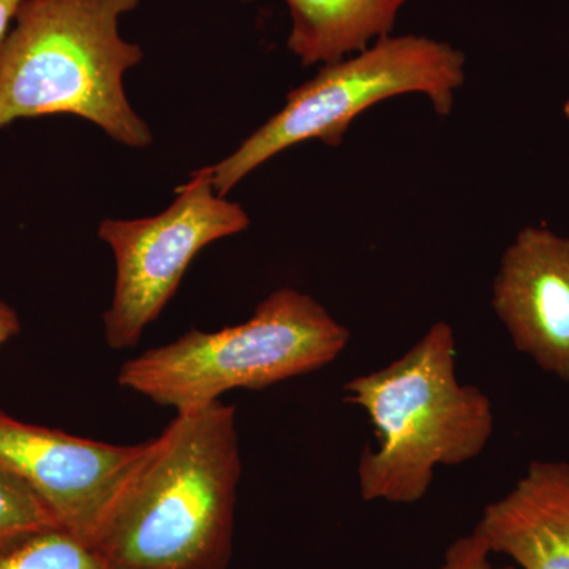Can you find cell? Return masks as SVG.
I'll use <instances>...</instances> for the list:
<instances>
[{
	"label": "cell",
	"mask_w": 569,
	"mask_h": 569,
	"mask_svg": "<svg viewBox=\"0 0 569 569\" xmlns=\"http://www.w3.org/2000/svg\"><path fill=\"white\" fill-rule=\"evenodd\" d=\"M492 309L516 350L569 383V238L520 230L501 257Z\"/></svg>",
	"instance_id": "ba28073f"
},
{
	"label": "cell",
	"mask_w": 569,
	"mask_h": 569,
	"mask_svg": "<svg viewBox=\"0 0 569 569\" xmlns=\"http://www.w3.org/2000/svg\"><path fill=\"white\" fill-rule=\"evenodd\" d=\"M242 2H254V0H242Z\"/></svg>",
	"instance_id": "e0dca14e"
},
{
	"label": "cell",
	"mask_w": 569,
	"mask_h": 569,
	"mask_svg": "<svg viewBox=\"0 0 569 569\" xmlns=\"http://www.w3.org/2000/svg\"><path fill=\"white\" fill-rule=\"evenodd\" d=\"M456 353L455 331L438 321L395 362L343 387L347 402L362 408L376 430L378 449L366 447L358 466L365 500L417 503L438 466L470 462L488 447L492 402L460 383Z\"/></svg>",
	"instance_id": "3957f363"
},
{
	"label": "cell",
	"mask_w": 569,
	"mask_h": 569,
	"mask_svg": "<svg viewBox=\"0 0 569 569\" xmlns=\"http://www.w3.org/2000/svg\"><path fill=\"white\" fill-rule=\"evenodd\" d=\"M21 321L18 313L0 299V347L9 342L11 337L20 335Z\"/></svg>",
	"instance_id": "5bb4252c"
},
{
	"label": "cell",
	"mask_w": 569,
	"mask_h": 569,
	"mask_svg": "<svg viewBox=\"0 0 569 569\" xmlns=\"http://www.w3.org/2000/svg\"><path fill=\"white\" fill-rule=\"evenodd\" d=\"M350 331L312 296L272 291L244 323L186 335L123 362L118 383L176 413L233 389H263L316 372L342 355Z\"/></svg>",
	"instance_id": "277c9868"
},
{
	"label": "cell",
	"mask_w": 569,
	"mask_h": 569,
	"mask_svg": "<svg viewBox=\"0 0 569 569\" xmlns=\"http://www.w3.org/2000/svg\"><path fill=\"white\" fill-rule=\"evenodd\" d=\"M563 114L567 116V119L569 121V99L563 104Z\"/></svg>",
	"instance_id": "2e32d148"
},
{
	"label": "cell",
	"mask_w": 569,
	"mask_h": 569,
	"mask_svg": "<svg viewBox=\"0 0 569 569\" xmlns=\"http://www.w3.org/2000/svg\"><path fill=\"white\" fill-rule=\"evenodd\" d=\"M249 227L244 208L216 192L208 167L176 189L173 203L163 212L144 219L103 220L99 238L110 246L116 260L114 291L103 313L108 347L137 346L178 291L193 258L212 242Z\"/></svg>",
	"instance_id": "8992f818"
},
{
	"label": "cell",
	"mask_w": 569,
	"mask_h": 569,
	"mask_svg": "<svg viewBox=\"0 0 569 569\" xmlns=\"http://www.w3.org/2000/svg\"><path fill=\"white\" fill-rule=\"evenodd\" d=\"M241 473L234 406L216 400L176 413L92 548L112 569H228Z\"/></svg>",
	"instance_id": "6da1fadb"
},
{
	"label": "cell",
	"mask_w": 569,
	"mask_h": 569,
	"mask_svg": "<svg viewBox=\"0 0 569 569\" xmlns=\"http://www.w3.org/2000/svg\"><path fill=\"white\" fill-rule=\"evenodd\" d=\"M290 13L288 50L302 66L332 63L366 50L395 29L410 0H283Z\"/></svg>",
	"instance_id": "30bf717a"
},
{
	"label": "cell",
	"mask_w": 569,
	"mask_h": 569,
	"mask_svg": "<svg viewBox=\"0 0 569 569\" xmlns=\"http://www.w3.org/2000/svg\"><path fill=\"white\" fill-rule=\"evenodd\" d=\"M24 2L26 0H0V40L10 31Z\"/></svg>",
	"instance_id": "9a60e30c"
},
{
	"label": "cell",
	"mask_w": 569,
	"mask_h": 569,
	"mask_svg": "<svg viewBox=\"0 0 569 569\" xmlns=\"http://www.w3.org/2000/svg\"><path fill=\"white\" fill-rule=\"evenodd\" d=\"M151 440L111 445L28 425L0 410V468L40 498L61 529L93 545Z\"/></svg>",
	"instance_id": "52a82bcc"
},
{
	"label": "cell",
	"mask_w": 569,
	"mask_h": 569,
	"mask_svg": "<svg viewBox=\"0 0 569 569\" xmlns=\"http://www.w3.org/2000/svg\"><path fill=\"white\" fill-rule=\"evenodd\" d=\"M0 569H112L99 550L61 527L26 539L0 556Z\"/></svg>",
	"instance_id": "8fae6325"
},
{
	"label": "cell",
	"mask_w": 569,
	"mask_h": 569,
	"mask_svg": "<svg viewBox=\"0 0 569 569\" xmlns=\"http://www.w3.org/2000/svg\"><path fill=\"white\" fill-rule=\"evenodd\" d=\"M466 82V54L421 36L383 37L342 61L326 63L312 80L288 92L277 111L234 152L209 164L216 192L227 197L261 164L301 142L342 144L347 130L373 104L403 93H422L437 114H451Z\"/></svg>",
	"instance_id": "5b68a950"
},
{
	"label": "cell",
	"mask_w": 569,
	"mask_h": 569,
	"mask_svg": "<svg viewBox=\"0 0 569 569\" xmlns=\"http://www.w3.org/2000/svg\"><path fill=\"white\" fill-rule=\"evenodd\" d=\"M59 527L20 478L0 468V556L40 531Z\"/></svg>",
	"instance_id": "7c38bea8"
},
{
	"label": "cell",
	"mask_w": 569,
	"mask_h": 569,
	"mask_svg": "<svg viewBox=\"0 0 569 569\" xmlns=\"http://www.w3.org/2000/svg\"><path fill=\"white\" fill-rule=\"evenodd\" d=\"M520 569H569V462L535 460L475 530Z\"/></svg>",
	"instance_id": "9c48e42d"
},
{
	"label": "cell",
	"mask_w": 569,
	"mask_h": 569,
	"mask_svg": "<svg viewBox=\"0 0 569 569\" xmlns=\"http://www.w3.org/2000/svg\"><path fill=\"white\" fill-rule=\"evenodd\" d=\"M140 0H26L0 40V129L20 119L69 114L127 148L152 144L123 88L140 44L119 22Z\"/></svg>",
	"instance_id": "7a4b0ae2"
},
{
	"label": "cell",
	"mask_w": 569,
	"mask_h": 569,
	"mask_svg": "<svg viewBox=\"0 0 569 569\" xmlns=\"http://www.w3.org/2000/svg\"><path fill=\"white\" fill-rule=\"evenodd\" d=\"M488 542L471 531L467 537H460L449 546L445 553L443 563L438 569H520L512 567H493L490 563Z\"/></svg>",
	"instance_id": "4fadbf2b"
}]
</instances>
